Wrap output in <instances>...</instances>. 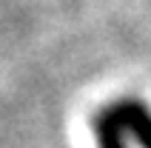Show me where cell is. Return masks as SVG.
<instances>
[{
  "instance_id": "6da1fadb",
  "label": "cell",
  "mask_w": 151,
  "mask_h": 148,
  "mask_svg": "<svg viewBox=\"0 0 151 148\" xmlns=\"http://www.w3.org/2000/svg\"><path fill=\"white\" fill-rule=\"evenodd\" d=\"M114 117L120 125L126 128V134L137 142L140 148H151V108L145 106L140 97H120L111 106Z\"/></svg>"
},
{
  "instance_id": "7a4b0ae2",
  "label": "cell",
  "mask_w": 151,
  "mask_h": 148,
  "mask_svg": "<svg viewBox=\"0 0 151 148\" xmlns=\"http://www.w3.org/2000/svg\"><path fill=\"white\" fill-rule=\"evenodd\" d=\"M91 131H94L97 148H128V134H126V128L120 125V120L114 117L111 106L94 114Z\"/></svg>"
}]
</instances>
